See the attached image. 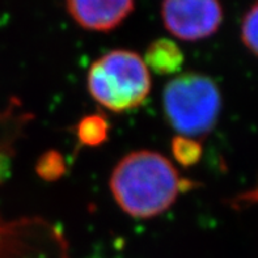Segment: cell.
I'll return each mask as SVG.
<instances>
[{"label":"cell","instance_id":"cell-1","mask_svg":"<svg viewBox=\"0 0 258 258\" xmlns=\"http://www.w3.org/2000/svg\"><path fill=\"white\" fill-rule=\"evenodd\" d=\"M196 185L181 177L168 157L151 150L133 151L122 157L109 180L117 205L135 219L161 215L181 193Z\"/></svg>","mask_w":258,"mask_h":258},{"label":"cell","instance_id":"cell-2","mask_svg":"<svg viewBox=\"0 0 258 258\" xmlns=\"http://www.w3.org/2000/svg\"><path fill=\"white\" fill-rule=\"evenodd\" d=\"M151 87V74L143 58L131 50L106 52L92 63L87 74L89 95L113 113L139 108L150 95Z\"/></svg>","mask_w":258,"mask_h":258},{"label":"cell","instance_id":"cell-3","mask_svg":"<svg viewBox=\"0 0 258 258\" xmlns=\"http://www.w3.org/2000/svg\"><path fill=\"white\" fill-rule=\"evenodd\" d=\"M163 110L177 134L196 139L215 127L222 110V96L211 78L200 72H185L164 87Z\"/></svg>","mask_w":258,"mask_h":258},{"label":"cell","instance_id":"cell-4","mask_svg":"<svg viewBox=\"0 0 258 258\" xmlns=\"http://www.w3.org/2000/svg\"><path fill=\"white\" fill-rule=\"evenodd\" d=\"M161 20L172 36L194 42L218 32L223 8L219 0H163Z\"/></svg>","mask_w":258,"mask_h":258},{"label":"cell","instance_id":"cell-5","mask_svg":"<svg viewBox=\"0 0 258 258\" xmlns=\"http://www.w3.org/2000/svg\"><path fill=\"white\" fill-rule=\"evenodd\" d=\"M135 0H66V8L80 28L110 32L134 11Z\"/></svg>","mask_w":258,"mask_h":258},{"label":"cell","instance_id":"cell-6","mask_svg":"<svg viewBox=\"0 0 258 258\" xmlns=\"http://www.w3.org/2000/svg\"><path fill=\"white\" fill-rule=\"evenodd\" d=\"M143 60L148 71L155 72L157 75H172L181 71L185 55L174 41L159 38L148 45Z\"/></svg>","mask_w":258,"mask_h":258},{"label":"cell","instance_id":"cell-7","mask_svg":"<svg viewBox=\"0 0 258 258\" xmlns=\"http://www.w3.org/2000/svg\"><path fill=\"white\" fill-rule=\"evenodd\" d=\"M110 124L102 114H89L83 117L76 126V137L85 147H98L109 139Z\"/></svg>","mask_w":258,"mask_h":258},{"label":"cell","instance_id":"cell-8","mask_svg":"<svg viewBox=\"0 0 258 258\" xmlns=\"http://www.w3.org/2000/svg\"><path fill=\"white\" fill-rule=\"evenodd\" d=\"M170 150L174 160L183 168L194 167L202 157V146L197 139L177 135L172 139Z\"/></svg>","mask_w":258,"mask_h":258},{"label":"cell","instance_id":"cell-9","mask_svg":"<svg viewBox=\"0 0 258 258\" xmlns=\"http://www.w3.org/2000/svg\"><path fill=\"white\" fill-rule=\"evenodd\" d=\"M36 172L47 182H54L62 178L66 173L64 156L56 150L46 151L37 161Z\"/></svg>","mask_w":258,"mask_h":258},{"label":"cell","instance_id":"cell-10","mask_svg":"<svg viewBox=\"0 0 258 258\" xmlns=\"http://www.w3.org/2000/svg\"><path fill=\"white\" fill-rule=\"evenodd\" d=\"M242 42L258 56V3L245 13L241 24Z\"/></svg>","mask_w":258,"mask_h":258},{"label":"cell","instance_id":"cell-11","mask_svg":"<svg viewBox=\"0 0 258 258\" xmlns=\"http://www.w3.org/2000/svg\"><path fill=\"white\" fill-rule=\"evenodd\" d=\"M237 201L239 202H258V187L255 190H253V191H250V193H246L244 194V196L239 197L237 198Z\"/></svg>","mask_w":258,"mask_h":258}]
</instances>
